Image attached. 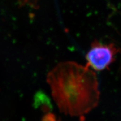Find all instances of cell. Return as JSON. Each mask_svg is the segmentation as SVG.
Listing matches in <instances>:
<instances>
[{
	"instance_id": "obj_2",
	"label": "cell",
	"mask_w": 121,
	"mask_h": 121,
	"mask_svg": "<svg viewBox=\"0 0 121 121\" xmlns=\"http://www.w3.org/2000/svg\"><path fill=\"white\" fill-rule=\"evenodd\" d=\"M119 52L121 49L114 44H104L94 40L86 55V66L96 71L104 70L114 61Z\"/></svg>"
},
{
	"instance_id": "obj_1",
	"label": "cell",
	"mask_w": 121,
	"mask_h": 121,
	"mask_svg": "<svg viewBox=\"0 0 121 121\" xmlns=\"http://www.w3.org/2000/svg\"><path fill=\"white\" fill-rule=\"evenodd\" d=\"M47 81L54 100L65 114L82 116L97 107L98 78L87 66L71 61L59 63L49 72Z\"/></svg>"
}]
</instances>
